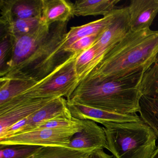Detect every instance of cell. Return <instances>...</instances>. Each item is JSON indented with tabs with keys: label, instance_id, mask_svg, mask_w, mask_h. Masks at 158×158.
<instances>
[{
	"label": "cell",
	"instance_id": "obj_7",
	"mask_svg": "<svg viewBox=\"0 0 158 158\" xmlns=\"http://www.w3.org/2000/svg\"><path fill=\"white\" fill-rule=\"evenodd\" d=\"M131 31L130 17L127 7L116 8L114 10L113 16L110 23L99 35L94 43L98 51L97 57L92 68L86 75L92 71L104 55Z\"/></svg>",
	"mask_w": 158,
	"mask_h": 158
},
{
	"label": "cell",
	"instance_id": "obj_17",
	"mask_svg": "<svg viewBox=\"0 0 158 158\" xmlns=\"http://www.w3.org/2000/svg\"><path fill=\"white\" fill-rule=\"evenodd\" d=\"M37 83L28 79L1 77L0 106L24 93Z\"/></svg>",
	"mask_w": 158,
	"mask_h": 158
},
{
	"label": "cell",
	"instance_id": "obj_8",
	"mask_svg": "<svg viewBox=\"0 0 158 158\" xmlns=\"http://www.w3.org/2000/svg\"><path fill=\"white\" fill-rule=\"evenodd\" d=\"M55 98H33L20 95L0 106V133Z\"/></svg>",
	"mask_w": 158,
	"mask_h": 158
},
{
	"label": "cell",
	"instance_id": "obj_21",
	"mask_svg": "<svg viewBox=\"0 0 158 158\" xmlns=\"http://www.w3.org/2000/svg\"><path fill=\"white\" fill-rule=\"evenodd\" d=\"M140 89L143 95L158 97V54L153 65L143 76Z\"/></svg>",
	"mask_w": 158,
	"mask_h": 158
},
{
	"label": "cell",
	"instance_id": "obj_10",
	"mask_svg": "<svg viewBox=\"0 0 158 158\" xmlns=\"http://www.w3.org/2000/svg\"><path fill=\"white\" fill-rule=\"evenodd\" d=\"M83 123L82 130L72 138L67 147L89 153L96 150L107 149V139L103 127L91 120H83Z\"/></svg>",
	"mask_w": 158,
	"mask_h": 158
},
{
	"label": "cell",
	"instance_id": "obj_27",
	"mask_svg": "<svg viewBox=\"0 0 158 158\" xmlns=\"http://www.w3.org/2000/svg\"><path fill=\"white\" fill-rule=\"evenodd\" d=\"M113 156L107 154L103 149L96 150L90 153L88 158H113Z\"/></svg>",
	"mask_w": 158,
	"mask_h": 158
},
{
	"label": "cell",
	"instance_id": "obj_23",
	"mask_svg": "<svg viewBox=\"0 0 158 158\" xmlns=\"http://www.w3.org/2000/svg\"><path fill=\"white\" fill-rule=\"evenodd\" d=\"M40 147L30 145L0 146V158H27Z\"/></svg>",
	"mask_w": 158,
	"mask_h": 158
},
{
	"label": "cell",
	"instance_id": "obj_25",
	"mask_svg": "<svg viewBox=\"0 0 158 158\" xmlns=\"http://www.w3.org/2000/svg\"><path fill=\"white\" fill-rule=\"evenodd\" d=\"M83 126V120L59 118L46 122L40 125L36 128H48L53 129H71L80 127Z\"/></svg>",
	"mask_w": 158,
	"mask_h": 158
},
{
	"label": "cell",
	"instance_id": "obj_19",
	"mask_svg": "<svg viewBox=\"0 0 158 158\" xmlns=\"http://www.w3.org/2000/svg\"><path fill=\"white\" fill-rule=\"evenodd\" d=\"M89 152L63 147H41L27 158H88Z\"/></svg>",
	"mask_w": 158,
	"mask_h": 158
},
{
	"label": "cell",
	"instance_id": "obj_1",
	"mask_svg": "<svg viewBox=\"0 0 158 158\" xmlns=\"http://www.w3.org/2000/svg\"><path fill=\"white\" fill-rule=\"evenodd\" d=\"M68 23H43L30 34L13 38L12 55L1 77L39 82L74 54L66 49ZM75 54V53H74Z\"/></svg>",
	"mask_w": 158,
	"mask_h": 158
},
{
	"label": "cell",
	"instance_id": "obj_20",
	"mask_svg": "<svg viewBox=\"0 0 158 158\" xmlns=\"http://www.w3.org/2000/svg\"><path fill=\"white\" fill-rule=\"evenodd\" d=\"M42 17L15 20L5 26H1V31L13 38L28 35L35 31L42 23Z\"/></svg>",
	"mask_w": 158,
	"mask_h": 158
},
{
	"label": "cell",
	"instance_id": "obj_4",
	"mask_svg": "<svg viewBox=\"0 0 158 158\" xmlns=\"http://www.w3.org/2000/svg\"><path fill=\"white\" fill-rule=\"evenodd\" d=\"M103 126L107 149L114 158H150L158 137L144 121L106 122Z\"/></svg>",
	"mask_w": 158,
	"mask_h": 158
},
{
	"label": "cell",
	"instance_id": "obj_18",
	"mask_svg": "<svg viewBox=\"0 0 158 158\" xmlns=\"http://www.w3.org/2000/svg\"><path fill=\"white\" fill-rule=\"evenodd\" d=\"M140 117L158 137V97L142 95L139 102Z\"/></svg>",
	"mask_w": 158,
	"mask_h": 158
},
{
	"label": "cell",
	"instance_id": "obj_24",
	"mask_svg": "<svg viewBox=\"0 0 158 158\" xmlns=\"http://www.w3.org/2000/svg\"><path fill=\"white\" fill-rule=\"evenodd\" d=\"M13 40L6 32H1L0 43V75L6 70L7 64L10 61L12 55Z\"/></svg>",
	"mask_w": 158,
	"mask_h": 158
},
{
	"label": "cell",
	"instance_id": "obj_22",
	"mask_svg": "<svg viewBox=\"0 0 158 158\" xmlns=\"http://www.w3.org/2000/svg\"><path fill=\"white\" fill-rule=\"evenodd\" d=\"M97 53V48L94 44L77 58L75 62V70L77 75L79 77V82L92 68L96 60Z\"/></svg>",
	"mask_w": 158,
	"mask_h": 158
},
{
	"label": "cell",
	"instance_id": "obj_16",
	"mask_svg": "<svg viewBox=\"0 0 158 158\" xmlns=\"http://www.w3.org/2000/svg\"><path fill=\"white\" fill-rule=\"evenodd\" d=\"M114 10L103 18L84 25L72 27L66 35V48L78 40L92 35H100L110 23L113 16Z\"/></svg>",
	"mask_w": 158,
	"mask_h": 158
},
{
	"label": "cell",
	"instance_id": "obj_29",
	"mask_svg": "<svg viewBox=\"0 0 158 158\" xmlns=\"http://www.w3.org/2000/svg\"><path fill=\"white\" fill-rule=\"evenodd\" d=\"M157 2H158V0H157Z\"/></svg>",
	"mask_w": 158,
	"mask_h": 158
},
{
	"label": "cell",
	"instance_id": "obj_28",
	"mask_svg": "<svg viewBox=\"0 0 158 158\" xmlns=\"http://www.w3.org/2000/svg\"><path fill=\"white\" fill-rule=\"evenodd\" d=\"M150 158H158V145Z\"/></svg>",
	"mask_w": 158,
	"mask_h": 158
},
{
	"label": "cell",
	"instance_id": "obj_26",
	"mask_svg": "<svg viewBox=\"0 0 158 158\" xmlns=\"http://www.w3.org/2000/svg\"><path fill=\"white\" fill-rule=\"evenodd\" d=\"M99 35L89 36L82 38L67 47L65 50L73 54L83 52L89 48L95 43Z\"/></svg>",
	"mask_w": 158,
	"mask_h": 158
},
{
	"label": "cell",
	"instance_id": "obj_5",
	"mask_svg": "<svg viewBox=\"0 0 158 158\" xmlns=\"http://www.w3.org/2000/svg\"><path fill=\"white\" fill-rule=\"evenodd\" d=\"M82 52L74 54L47 77L21 95L33 98H68L79 84L75 70V62Z\"/></svg>",
	"mask_w": 158,
	"mask_h": 158
},
{
	"label": "cell",
	"instance_id": "obj_11",
	"mask_svg": "<svg viewBox=\"0 0 158 158\" xmlns=\"http://www.w3.org/2000/svg\"><path fill=\"white\" fill-rule=\"evenodd\" d=\"M1 26L15 20L42 17V0H1Z\"/></svg>",
	"mask_w": 158,
	"mask_h": 158
},
{
	"label": "cell",
	"instance_id": "obj_6",
	"mask_svg": "<svg viewBox=\"0 0 158 158\" xmlns=\"http://www.w3.org/2000/svg\"><path fill=\"white\" fill-rule=\"evenodd\" d=\"M82 127L83 126L71 129L36 128L0 139V146L30 145L39 147H67L72 138L80 132Z\"/></svg>",
	"mask_w": 158,
	"mask_h": 158
},
{
	"label": "cell",
	"instance_id": "obj_14",
	"mask_svg": "<svg viewBox=\"0 0 158 158\" xmlns=\"http://www.w3.org/2000/svg\"><path fill=\"white\" fill-rule=\"evenodd\" d=\"M73 4L65 0H42V20L51 26L68 23L74 16Z\"/></svg>",
	"mask_w": 158,
	"mask_h": 158
},
{
	"label": "cell",
	"instance_id": "obj_15",
	"mask_svg": "<svg viewBox=\"0 0 158 158\" xmlns=\"http://www.w3.org/2000/svg\"><path fill=\"white\" fill-rule=\"evenodd\" d=\"M120 0H79L73 4L74 15L77 16L108 15L116 9Z\"/></svg>",
	"mask_w": 158,
	"mask_h": 158
},
{
	"label": "cell",
	"instance_id": "obj_3",
	"mask_svg": "<svg viewBox=\"0 0 158 158\" xmlns=\"http://www.w3.org/2000/svg\"><path fill=\"white\" fill-rule=\"evenodd\" d=\"M144 74L138 72L117 79L81 83L67 101L118 114H137Z\"/></svg>",
	"mask_w": 158,
	"mask_h": 158
},
{
	"label": "cell",
	"instance_id": "obj_9",
	"mask_svg": "<svg viewBox=\"0 0 158 158\" xmlns=\"http://www.w3.org/2000/svg\"><path fill=\"white\" fill-rule=\"evenodd\" d=\"M73 117L67 106V100L63 97L57 98L35 112L16 123L18 134L33 130L51 120L59 118L72 119Z\"/></svg>",
	"mask_w": 158,
	"mask_h": 158
},
{
	"label": "cell",
	"instance_id": "obj_2",
	"mask_svg": "<svg viewBox=\"0 0 158 158\" xmlns=\"http://www.w3.org/2000/svg\"><path fill=\"white\" fill-rule=\"evenodd\" d=\"M158 54V31H131L79 84L117 79L138 72L145 73L153 65Z\"/></svg>",
	"mask_w": 158,
	"mask_h": 158
},
{
	"label": "cell",
	"instance_id": "obj_12",
	"mask_svg": "<svg viewBox=\"0 0 158 158\" xmlns=\"http://www.w3.org/2000/svg\"><path fill=\"white\" fill-rule=\"evenodd\" d=\"M67 106L72 116L81 120H89L102 124L106 122L125 123L140 120L137 114H120L105 111L77 102L67 101Z\"/></svg>",
	"mask_w": 158,
	"mask_h": 158
},
{
	"label": "cell",
	"instance_id": "obj_13",
	"mask_svg": "<svg viewBox=\"0 0 158 158\" xmlns=\"http://www.w3.org/2000/svg\"><path fill=\"white\" fill-rule=\"evenodd\" d=\"M127 8L132 32L150 29L158 14L157 0H132Z\"/></svg>",
	"mask_w": 158,
	"mask_h": 158
}]
</instances>
